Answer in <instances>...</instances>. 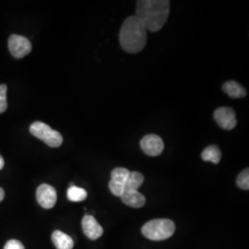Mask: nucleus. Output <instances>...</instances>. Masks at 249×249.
Wrapping results in <instances>:
<instances>
[{
    "label": "nucleus",
    "mask_w": 249,
    "mask_h": 249,
    "mask_svg": "<svg viewBox=\"0 0 249 249\" xmlns=\"http://www.w3.org/2000/svg\"><path fill=\"white\" fill-rule=\"evenodd\" d=\"M168 0H139L136 16L142 20L147 31L156 33L164 26L169 17Z\"/></svg>",
    "instance_id": "f257e3e1"
},
{
    "label": "nucleus",
    "mask_w": 249,
    "mask_h": 249,
    "mask_svg": "<svg viewBox=\"0 0 249 249\" xmlns=\"http://www.w3.org/2000/svg\"><path fill=\"white\" fill-rule=\"evenodd\" d=\"M119 42L127 53H139L144 49L147 43V30L136 15L124 19L119 33Z\"/></svg>",
    "instance_id": "f03ea898"
},
{
    "label": "nucleus",
    "mask_w": 249,
    "mask_h": 249,
    "mask_svg": "<svg viewBox=\"0 0 249 249\" xmlns=\"http://www.w3.org/2000/svg\"><path fill=\"white\" fill-rule=\"evenodd\" d=\"M176 231V225L169 219H154L144 224L142 234L152 241L168 239Z\"/></svg>",
    "instance_id": "7ed1b4c3"
},
{
    "label": "nucleus",
    "mask_w": 249,
    "mask_h": 249,
    "mask_svg": "<svg viewBox=\"0 0 249 249\" xmlns=\"http://www.w3.org/2000/svg\"><path fill=\"white\" fill-rule=\"evenodd\" d=\"M30 132L52 148H57L63 143L61 134L52 129L48 124L40 121H36L32 124L30 126Z\"/></svg>",
    "instance_id": "20e7f679"
},
{
    "label": "nucleus",
    "mask_w": 249,
    "mask_h": 249,
    "mask_svg": "<svg viewBox=\"0 0 249 249\" xmlns=\"http://www.w3.org/2000/svg\"><path fill=\"white\" fill-rule=\"evenodd\" d=\"M9 49L16 58H22L32 51V44L24 36L12 35L9 39Z\"/></svg>",
    "instance_id": "39448f33"
},
{
    "label": "nucleus",
    "mask_w": 249,
    "mask_h": 249,
    "mask_svg": "<svg viewBox=\"0 0 249 249\" xmlns=\"http://www.w3.org/2000/svg\"><path fill=\"white\" fill-rule=\"evenodd\" d=\"M130 172L123 167H117L111 173V181L109 182V189L116 196H121L124 193V185L129 177Z\"/></svg>",
    "instance_id": "423d86ee"
},
{
    "label": "nucleus",
    "mask_w": 249,
    "mask_h": 249,
    "mask_svg": "<svg viewBox=\"0 0 249 249\" xmlns=\"http://www.w3.org/2000/svg\"><path fill=\"white\" fill-rule=\"evenodd\" d=\"M216 123L225 130H231L237 124L235 112L231 107H219L214 111Z\"/></svg>",
    "instance_id": "0eeeda50"
},
{
    "label": "nucleus",
    "mask_w": 249,
    "mask_h": 249,
    "mask_svg": "<svg viewBox=\"0 0 249 249\" xmlns=\"http://www.w3.org/2000/svg\"><path fill=\"white\" fill-rule=\"evenodd\" d=\"M141 148L147 155L156 157L159 156L163 151L164 143L159 136L150 134L143 137L142 140L141 141Z\"/></svg>",
    "instance_id": "6e6552de"
},
{
    "label": "nucleus",
    "mask_w": 249,
    "mask_h": 249,
    "mask_svg": "<svg viewBox=\"0 0 249 249\" xmlns=\"http://www.w3.org/2000/svg\"><path fill=\"white\" fill-rule=\"evenodd\" d=\"M36 199L45 209H52L56 203V191L52 186L42 184L36 190Z\"/></svg>",
    "instance_id": "1a4fd4ad"
},
{
    "label": "nucleus",
    "mask_w": 249,
    "mask_h": 249,
    "mask_svg": "<svg viewBox=\"0 0 249 249\" xmlns=\"http://www.w3.org/2000/svg\"><path fill=\"white\" fill-rule=\"evenodd\" d=\"M82 230L85 235L90 240H96L104 233L103 227L97 223L95 218L91 215H85L82 219Z\"/></svg>",
    "instance_id": "9d476101"
},
{
    "label": "nucleus",
    "mask_w": 249,
    "mask_h": 249,
    "mask_svg": "<svg viewBox=\"0 0 249 249\" xmlns=\"http://www.w3.org/2000/svg\"><path fill=\"white\" fill-rule=\"evenodd\" d=\"M124 204L132 208H142L146 203V198L138 190H125L120 196Z\"/></svg>",
    "instance_id": "9b49d317"
},
{
    "label": "nucleus",
    "mask_w": 249,
    "mask_h": 249,
    "mask_svg": "<svg viewBox=\"0 0 249 249\" xmlns=\"http://www.w3.org/2000/svg\"><path fill=\"white\" fill-rule=\"evenodd\" d=\"M52 241L56 249H72L74 247V241L71 237L58 230L53 231Z\"/></svg>",
    "instance_id": "f8f14e48"
},
{
    "label": "nucleus",
    "mask_w": 249,
    "mask_h": 249,
    "mask_svg": "<svg viewBox=\"0 0 249 249\" xmlns=\"http://www.w3.org/2000/svg\"><path fill=\"white\" fill-rule=\"evenodd\" d=\"M223 91L231 98H243L247 95V90L236 81L229 80L223 85Z\"/></svg>",
    "instance_id": "ddd939ff"
},
{
    "label": "nucleus",
    "mask_w": 249,
    "mask_h": 249,
    "mask_svg": "<svg viewBox=\"0 0 249 249\" xmlns=\"http://www.w3.org/2000/svg\"><path fill=\"white\" fill-rule=\"evenodd\" d=\"M201 158L204 161H212L217 164L222 159V151L217 146L211 145L202 151Z\"/></svg>",
    "instance_id": "4468645a"
},
{
    "label": "nucleus",
    "mask_w": 249,
    "mask_h": 249,
    "mask_svg": "<svg viewBox=\"0 0 249 249\" xmlns=\"http://www.w3.org/2000/svg\"><path fill=\"white\" fill-rule=\"evenodd\" d=\"M144 182V177L139 172H130L127 178L124 191L125 190H138Z\"/></svg>",
    "instance_id": "2eb2a0df"
},
{
    "label": "nucleus",
    "mask_w": 249,
    "mask_h": 249,
    "mask_svg": "<svg viewBox=\"0 0 249 249\" xmlns=\"http://www.w3.org/2000/svg\"><path fill=\"white\" fill-rule=\"evenodd\" d=\"M67 196L72 202H80L86 199L88 194L85 189L76 186H71L68 189Z\"/></svg>",
    "instance_id": "dca6fc26"
},
{
    "label": "nucleus",
    "mask_w": 249,
    "mask_h": 249,
    "mask_svg": "<svg viewBox=\"0 0 249 249\" xmlns=\"http://www.w3.org/2000/svg\"><path fill=\"white\" fill-rule=\"evenodd\" d=\"M236 184L237 186L244 189V190H249V169L247 168L241 172L238 175L237 179H236Z\"/></svg>",
    "instance_id": "f3484780"
},
{
    "label": "nucleus",
    "mask_w": 249,
    "mask_h": 249,
    "mask_svg": "<svg viewBox=\"0 0 249 249\" xmlns=\"http://www.w3.org/2000/svg\"><path fill=\"white\" fill-rule=\"evenodd\" d=\"M7 91H8L7 85L1 84L0 85V114L4 113L8 108Z\"/></svg>",
    "instance_id": "a211bd4d"
},
{
    "label": "nucleus",
    "mask_w": 249,
    "mask_h": 249,
    "mask_svg": "<svg viewBox=\"0 0 249 249\" xmlns=\"http://www.w3.org/2000/svg\"><path fill=\"white\" fill-rule=\"evenodd\" d=\"M4 249H25L24 246L18 240L11 239L8 241L4 247Z\"/></svg>",
    "instance_id": "6ab92c4d"
},
{
    "label": "nucleus",
    "mask_w": 249,
    "mask_h": 249,
    "mask_svg": "<svg viewBox=\"0 0 249 249\" xmlns=\"http://www.w3.org/2000/svg\"><path fill=\"white\" fill-rule=\"evenodd\" d=\"M4 197H5V192H4L3 188L0 187V202L4 199Z\"/></svg>",
    "instance_id": "aec40b11"
},
{
    "label": "nucleus",
    "mask_w": 249,
    "mask_h": 249,
    "mask_svg": "<svg viewBox=\"0 0 249 249\" xmlns=\"http://www.w3.org/2000/svg\"><path fill=\"white\" fill-rule=\"evenodd\" d=\"M4 164H5L4 159H3V157L0 155V170L2 169V168L4 167Z\"/></svg>",
    "instance_id": "412c9836"
}]
</instances>
